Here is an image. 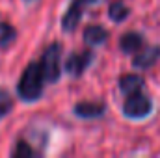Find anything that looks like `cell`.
<instances>
[{
  "instance_id": "6",
  "label": "cell",
  "mask_w": 160,
  "mask_h": 158,
  "mask_svg": "<svg viewBox=\"0 0 160 158\" xmlns=\"http://www.w3.org/2000/svg\"><path fill=\"white\" fill-rule=\"evenodd\" d=\"M143 87V78L140 75H123L119 78V89L127 95H132V93H138L142 91Z\"/></svg>"
},
{
  "instance_id": "11",
  "label": "cell",
  "mask_w": 160,
  "mask_h": 158,
  "mask_svg": "<svg viewBox=\"0 0 160 158\" xmlns=\"http://www.w3.org/2000/svg\"><path fill=\"white\" fill-rule=\"evenodd\" d=\"M108 15H110L112 21L121 22V21H125V19L128 17V7H127L123 2H114V4L110 6V9H108Z\"/></svg>"
},
{
  "instance_id": "14",
  "label": "cell",
  "mask_w": 160,
  "mask_h": 158,
  "mask_svg": "<svg viewBox=\"0 0 160 158\" xmlns=\"http://www.w3.org/2000/svg\"><path fill=\"white\" fill-rule=\"evenodd\" d=\"M13 156H32V149H30V145L28 143H24V141H19L17 143V149L13 151Z\"/></svg>"
},
{
  "instance_id": "15",
  "label": "cell",
  "mask_w": 160,
  "mask_h": 158,
  "mask_svg": "<svg viewBox=\"0 0 160 158\" xmlns=\"http://www.w3.org/2000/svg\"><path fill=\"white\" fill-rule=\"evenodd\" d=\"M82 6H88V4H95V2H99V0H78Z\"/></svg>"
},
{
  "instance_id": "4",
  "label": "cell",
  "mask_w": 160,
  "mask_h": 158,
  "mask_svg": "<svg viewBox=\"0 0 160 158\" xmlns=\"http://www.w3.org/2000/svg\"><path fill=\"white\" fill-rule=\"evenodd\" d=\"M158 60H160V47L158 45H153V47L143 48L140 54H136L134 60H132V65H134L136 69H149V67H153Z\"/></svg>"
},
{
  "instance_id": "7",
  "label": "cell",
  "mask_w": 160,
  "mask_h": 158,
  "mask_svg": "<svg viewBox=\"0 0 160 158\" xmlns=\"http://www.w3.org/2000/svg\"><path fill=\"white\" fill-rule=\"evenodd\" d=\"M75 114L78 117H99L104 114V104H101V102H78L75 106Z\"/></svg>"
},
{
  "instance_id": "5",
  "label": "cell",
  "mask_w": 160,
  "mask_h": 158,
  "mask_svg": "<svg viewBox=\"0 0 160 158\" xmlns=\"http://www.w3.org/2000/svg\"><path fill=\"white\" fill-rule=\"evenodd\" d=\"M91 62V52H80V54H73L67 63H65V69L73 75V77H80L84 73V69L88 67V63Z\"/></svg>"
},
{
  "instance_id": "9",
  "label": "cell",
  "mask_w": 160,
  "mask_h": 158,
  "mask_svg": "<svg viewBox=\"0 0 160 158\" xmlns=\"http://www.w3.org/2000/svg\"><path fill=\"white\" fill-rule=\"evenodd\" d=\"M82 4H80L78 0L67 9V13H65V17H63V30L65 32H71V30H75L77 28V24L80 22V17H82Z\"/></svg>"
},
{
  "instance_id": "3",
  "label": "cell",
  "mask_w": 160,
  "mask_h": 158,
  "mask_svg": "<svg viewBox=\"0 0 160 158\" xmlns=\"http://www.w3.org/2000/svg\"><path fill=\"white\" fill-rule=\"evenodd\" d=\"M153 104H151V99L142 95L140 91L138 93H132L128 95V99L125 101L123 104V114L127 117H132V119H140V117H145L149 112H151Z\"/></svg>"
},
{
  "instance_id": "13",
  "label": "cell",
  "mask_w": 160,
  "mask_h": 158,
  "mask_svg": "<svg viewBox=\"0 0 160 158\" xmlns=\"http://www.w3.org/2000/svg\"><path fill=\"white\" fill-rule=\"evenodd\" d=\"M11 106H13V99H11V95H9L6 89H0V117L8 116L9 110H11Z\"/></svg>"
},
{
  "instance_id": "12",
  "label": "cell",
  "mask_w": 160,
  "mask_h": 158,
  "mask_svg": "<svg viewBox=\"0 0 160 158\" xmlns=\"http://www.w3.org/2000/svg\"><path fill=\"white\" fill-rule=\"evenodd\" d=\"M15 36H17V32L13 26H9L8 22H0V47H8L15 39Z\"/></svg>"
},
{
  "instance_id": "8",
  "label": "cell",
  "mask_w": 160,
  "mask_h": 158,
  "mask_svg": "<svg viewBox=\"0 0 160 158\" xmlns=\"http://www.w3.org/2000/svg\"><path fill=\"white\" fill-rule=\"evenodd\" d=\"M142 45H143V37L140 36V34H136V32H128V34H125L119 41V47L123 52H127V54H134V52H138L140 48H142Z\"/></svg>"
},
{
  "instance_id": "10",
  "label": "cell",
  "mask_w": 160,
  "mask_h": 158,
  "mask_svg": "<svg viewBox=\"0 0 160 158\" xmlns=\"http://www.w3.org/2000/svg\"><path fill=\"white\" fill-rule=\"evenodd\" d=\"M108 39V32L102 26H88L84 30V41L88 45H102Z\"/></svg>"
},
{
  "instance_id": "2",
  "label": "cell",
  "mask_w": 160,
  "mask_h": 158,
  "mask_svg": "<svg viewBox=\"0 0 160 158\" xmlns=\"http://www.w3.org/2000/svg\"><path fill=\"white\" fill-rule=\"evenodd\" d=\"M41 73L47 82H56L60 78V45L52 43L45 48L41 58Z\"/></svg>"
},
{
  "instance_id": "1",
  "label": "cell",
  "mask_w": 160,
  "mask_h": 158,
  "mask_svg": "<svg viewBox=\"0 0 160 158\" xmlns=\"http://www.w3.org/2000/svg\"><path fill=\"white\" fill-rule=\"evenodd\" d=\"M41 91H43V73H41L39 63H30L22 77L19 80V95L24 101H36L39 99Z\"/></svg>"
}]
</instances>
